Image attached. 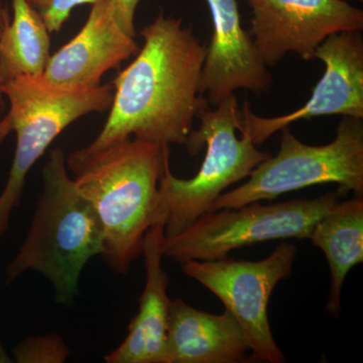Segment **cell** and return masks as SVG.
<instances>
[{
    "label": "cell",
    "mask_w": 363,
    "mask_h": 363,
    "mask_svg": "<svg viewBox=\"0 0 363 363\" xmlns=\"http://www.w3.org/2000/svg\"><path fill=\"white\" fill-rule=\"evenodd\" d=\"M213 23L206 48L200 90L208 104L216 107L234 91L255 94L269 92L271 73L260 58L250 30L241 25L238 0H206Z\"/></svg>",
    "instance_id": "obj_11"
},
{
    "label": "cell",
    "mask_w": 363,
    "mask_h": 363,
    "mask_svg": "<svg viewBox=\"0 0 363 363\" xmlns=\"http://www.w3.org/2000/svg\"><path fill=\"white\" fill-rule=\"evenodd\" d=\"M51 33L26 0H13L11 23L0 38L2 80L40 76L51 57Z\"/></svg>",
    "instance_id": "obj_16"
},
{
    "label": "cell",
    "mask_w": 363,
    "mask_h": 363,
    "mask_svg": "<svg viewBox=\"0 0 363 363\" xmlns=\"http://www.w3.org/2000/svg\"><path fill=\"white\" fill-rule=\"evenodd\" d=\"M70 354L68 344L57 333L28 336L11 350L18 363H63Z\"/></svg>",
    "instance_id": "obj_17"
},
{
    "label": "cell",
    "mask_w": 363,
    "mask_h": 363,
    "mask_svg": "<svg viewBox=\"0 0 363 363\" xmlns=\"http://www.w3.org/2000/svg\"><path fill=\"white\" fill-rule=\"evenodd\" d=\"M252 9V35L260 58L276 66L289 52L315 59L332 33L362 30L363 11L342 0H243Z\"/></svg>",
    "instance_id": "obj_9"
},
{
    "label": "cell",
    "mask_w": 363,
    "mask_h": 363,
    "mask_svg": "<svg viewBox=\"0 0 363 363\" xmlns=\"http://www.w3.org/2000/svg\"><path fill=\"white\" fill-rule=\"evenodd\" d=\"M169 145L128 138L96 152L80 149L66 157L78 190L87 198L104 229L105 264L126 274L143 255L150 227L164 226L160 179Z\"/></svg>",
    "instance_id": "obj_2"
},
{
    "label": "cell",
    "mask_w": 363,
    "mask_h": 363,
    "mask_svg": "<svg viewBox=\"0 0 363 363\" xmlns=\"http://www.w3.org/2000/svg\"><path fill=\"white\" fill-rule=\"evenodd\" d=\"M13 362V358L9 357V353L4 350L1 342H0V363H11Z\"/></svg>",
    "instance_id": "obj_21"
},
{
    "label": "cell",
    "mask_w": 363,
    "mask_h": 363,
    "mask_svg": "<svg viewBox=\"0 0 363 363\" xmlns=\"http://www.w3.org/2000/svg\"><path fill=\"white\" fill-rule=\"evenodd\" d=\"M164 226L150 227L145 236V285L140 309L128 326V335L116 350L105 355L107 363H164L167 331L172 300L169 279L162 267Z\"/></svg>",
    "instance_id": "obj_13"
},
{
    "label": "cell",
    "mask_w": 363,
    "mask_h": 363,
    "mask_svg": "<svg viewBox=\"0 0 363 363\" xmlns=\"http://www.w3.org/2000/svg\"><path fill=\"white\" fill-rule=\"evenodd\" d=\"M198 118L199 130H193L184 145L191 156L206 147L197 175L177 178L168 159L160 179V198L167 213L166 238L182 233L209 212L227 188L248 178L257 164L272 156L257 150L250 133L241 128V109L234 93L214 109H203Z\"/></svg>",
    "instance_id": "obj_5"
},
{
    "label": "cell",
    "mask_w": 363,
    "mask_h": 363,
    "mask_svg": "<svg viewBox=\"0 0 363 363\" xmlns=\"http://www.w3.org/2000/svg\"><path fill=\"white\" fill-rule=\"evenodd\" d=\"M11 14H9L6 4H4V0H0V38L6 30L7 26L11 23ZM2 85H4V80H2L1 74H0V119L6 114L7 109L6 96H4L1 90Z\"/></svg>",
    "instance_id": "obj_20"
},
{
    "label": "cell",
    "mask_w": 363,
    "mask_h": 363,
    "mask_svg": "<svg viewBox=\"0 0 363 363\" xmlns=\"http://www.w3.org/2000/svg\"><path fill=\"white\" fill-rule=\"evenodd\" d=\"M250 352L247 336L227 310L215 315L172 301L164 363H238Z\"/></svg>",
    "instance_id": "obj_14"
},
{
    "label": "cell",
    "mask_w": 363,
    "mask_h": 363,
    "mask_svg": "<svg viewBox=\"0 0 363 363\" xmlns=\"http://www.w3.org/2000/svg\"><path fill=\"white\" fill-rule=\"evenodd\" d=\"M362 119L343 116L333 142L325 145H306L290 126L281 128L278 154L257 164L247 183L222 193L209 212L272 200L321 184H337L345 192L363 197Z\"/></svg>",
    "instance_id": "obj_6"
},
{
    "label": "cell",
    "mask_w": 363,
    "mask_h": 363,
    "mask_svg": "<svg viewBox=\"0 0 363 363\" xmlns=\"http://www.w3.org/2000/svg\"><path fill=\"white\" fill-rule=\"evenodd\" d=\"M308 240L323 252L331 272L326 312L338 318L346 276L363 262V197L339 201L317 222Z\"/></svg>",
    "instance_id": "obj_15"
},
{
    "label": "cell",
    "mask_w": 363,
    "mask_h": 363,
    "mask_svg": "<svg viewBox=\"0 0 363 363\" xmlns=\"http://www.w3.org/2000/svg\"><path fill=\"white\" fill-rule=\"evenodd\" d=\"M37 11L49 33H59L70 18L72 11L82 4H94L97 0H26Z\"/></svg>",
    "instance_id": "obj_18"
},
{
    "label": "cell",
    "mask_w": 363,
    "mask_h": 363,
    "mask_svg": "<svg viewBox=\"0 0 363 363\" xmlns=\"http://www.w3.org/2000/svg\"><path fill=\"white\" fill-rule=\"evenodd\" d=\"M140 0H109L116 23L126 35L135 38V14Z\"/></svg>",
    "instance_id": "obj_19"
},
{
    "label": "cell",
    "mask_w": 363,
    "mask_h": 363,
    "mask_svg": "<svg viewBox=\"0 0 363 363\" xmlns=\"http://www.w3.org/2000/svg\"><path fill=\"white\" fill-rule=\"evenodd\" d=\"M104 253V229L92 203L67 171L65 152L52 150L42 171V191L7 281L37 272L52 284L59 304L74 302L91 259Z\"/></svg>",
    "instance_id": "obj_3"
},
{
    "label": "cell",
    "mask_w": 363,
    "mask_h": 363,
    "mask_svg": "<svg viewBox=\"0 0 363 363\" xmlns=\"http://www.w3.org/2000/svg\"><path fill=\"white\" fill-rule=\"evenodd\" d=\"M140 51L116 23L109 0H97L82 30L51 55L43 78L52 85L96 87L107 72Z\"/></svg>",
    "instance_id": "obj_12"
},
{
    "label": "cell",
    "mask_w": 363,
    "mask_h": 363,
    "mask_svg": "<svg viewBox=\"0 0 363 363\" xmlns=\"http://www.w3.org/2000/svg\"><path fill=\"white\" fill-rule=\"evenodd\" d=\"M348 193L338 188L315 198L277 204L250 203L203 214L185 230L164 240V257L184 264L215 260L238 248L278 240H308L317 222Z\"/></svg>",
    "instance_id": "obj_7"
},
{
    "label": "cell",
    "mask_w": 363,
    "mask_h": 363,
    "mask_svg": "<svg viewBox=\"0 0 363 363\" xmlns=\"http://www.w3.org/2000/svg\"><path fill=\"white\" fill-rule=\"evenodd\" d=\"M297 253L295 245L283 242L257 262L226 257L182 264L183 272L218 297L240 323L253 362H286L272 336L267 306L277 285L292 274Z\"/></svg>",
    "instance_id": "obj_8"
},
{
    "label": "cell",
    "mask_w": 363,
    "mask_h": 363,
    "mask_svg": "<svg viewBox=\"0 0 363 363\" xmlns=\"http://www.w3.org/2000/svg\"><path fill=\"white\" fill-rule=\"evenodd\" d=\"M342 1L350 2V1H351V0H342ZM357 1L362 2L363 0H357Z\"/></svg>",
    "instance_id": "obj_22"
},
{
    "label": "cell",
    "mask_w": 363,
    "mask_h": 363,
    "mask_svg": "<svg viewBox=\"0 0 363 363\" xmlns=\"http://www.w3.org/2000/svg\"><path fill=\"white\" fill-rule=\"evenodd\" d=\"M7 109L0 119V145L9 133L16 135V152L6 186L0 194V236L9 229L20 206L26 178L48 147L74 121L94 112L109 111L113 84L65 87L43 76H18L1 87Z\"/></svg>",
    "instance_id": "obj_4"
},
{
    "label": "cell",
    "mask_w": 363,
    "mask_h": 363,
    "mask_svg": "<svg viewBox=\"0 0 363 363\" xmlns=\"http://www.w3.org/2000/svg\"><path fill=\"white\" fill-rule=\"evenodd\" d=\"M315 59L325 72L312 96L301 108L286 116L260 117L253 113L247 100L241 108V128L255 145L298 121L342 116L363 118V38L362 30L332 33L320 44Z\"/></svg>",
    "instance_id": "obj_10"
},
{
    "label": "cell",
    "mask_w": 363,
    "mask_h": 363,
    "mask_svg": "<svg viewBox=\"0 0 363 363\" xmlns=\"http://www.w3.org/2000/svg\"><path fill=\"white\" fill-rule=\"evenodd\" d=\"M140 35L143 48L112 82L108 118L96 138L83 147L87 152L128 138L185 145L194 119L209 107L200 90L206 47L192 28L161 11Z\"/></svg>",
    "instance_id": "obj_1"
}]
</instances>
